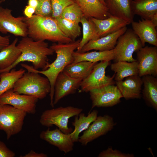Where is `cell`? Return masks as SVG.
Segmentation results:
<instances>
[{
    "mask_svg": "<svg viewBox=\"0 0 157 157\" xmlns=\"http://www.w3.org/2000/svg\"><path fill=\"white\" fill-rule=\"evenodd\" d=\"M80 40L81 39H79L68 43L53 44L50 47L56 53V58L53 62L48 64L47 69L45 70L40 71L35 69L33 66L24 63L21 64L22 67L26 69L28 72L42 74L48 79L51 85L49 93L50 105L52 107L54 106L53 104L54 85L56 79L58 74L63 71L65 67L73 62V53L78 46Z\"/></svg>",
    "mask_w": 157,
    "mask_h": 157,
    "instance_id": "obj_1",
    "label": "cell"
},
{
    "mask_svg": "<svg viewBox=\"0 0 157 157\" xmlns=\"http://www.w3.org/2000/svg\"><path fill=\"white\" fill-rule=\"evenodd\" d=\"M17 46L21 51V55L10 66L0 70V74L9 71L19 63L24 61L31 63L35 69L45 70L49 63L48 56L53 55L54 52L45 41H35L28 36L22 37Z\"/></svg>",
    "mask_w": 157,
    "mask_h": 157,
    "instance_id": "obj_2",
    "label": "cell"
},
{
    "mask_svg": "<svg viewBox=\"0 0 157 157\" xmlns=\"http://www.w3.org/2000/svg\"><path fill=\"white\" fill-rule=\"evenodd\" d=\"M28 36L35 41L48 40L54 42L68 43L73 41L61 31L55 19L35 14L25 17Z\"/></svg>",
    "mask_w": 157,
    "mask_h": 157,
    "instance_id": "obj_3",
    "label": "cell"
},
{
    "mask_svg": "<svg viewBox=\"0 0 157 157\" xmlns=\"http://www.w3.org/2000/svg\"><path fill=\"white\" fill-rule=\"evenodd\" d=\"M12 90L18 94L42 99L49 94L51 85L46 77L41 76L37 72L28 71L17 80Z\"/></svg>",
    "mask_w": 157,
    "mask_h": 157,
    "instance_id": "obj_4",
    "label": "cell"
},
{
    "mask_svg": "<svg viewBox=\"0 0 157 157\" xmlns=\"http://www.w3.org/2000/svg\"><path fill=\"white\" fill-rule=\"evenodd\" d=\"M83 110L82 108L71 106L47 110L42 113L40 122L42 126L47 127L55 125L64 133L70 134L73 129L68 126L69 119L78 116Z\"/></svg>",
    "mask_w": 157,
    "mask_h": 157,
    "instance_id": "obj_5",
    "label": "cell"
},
{
    "mask_svg": "<svg viewBox=\"0 0 157 157\" xmlns=\"http://www.w3.org/2000/svg\"><path fill=\"white\" fill-rule=\"evenodd\" d=\"M27 113L8 104H0V130L9 139L22 130Z\"/></svg>",
    "mask_w": 157,
    "mask_h": 157,
    "instance_id": "obj_6",
    "label": "cell"
},
{
    "mask_svg": "<svg viewBox=\"0 0 157 157\" xmlns=\"http://www.w3.org/2000/svg\"><path fill=\"white\" fill-rule=\"evenodd\" d=\"M143 47L137 35L132 29H127L118 38L114 49V62L120 61L132 62L136 61L133 55Z\"/></svg>",
    "mask_w": 157,
    "mask_h": 157,
    "instance_id": "obj_7",
    "label": "cell"
},
{
    "mask_svg": "<svg viewBox=\"0 0 157 157\" xmlns=\"http://www.w3.org/2000/svg\"><path fill=\"white\" fill-rule=\"evenodd\" d=\"M110 61H101L97 63L89 74L82 80L80 87L83 92H89L93 89L114 84L115 74L112 76L106 75V69Z\"/></svg>",
    "mask_w": 157,
    "mask_h": 157,
    "instance_id": "obj_8",
    "label": "cell"
},
{
    "mask_svg": "<svg viewBox=\"0 0 157 157\" xmlns=\"http://www.w3.org/2000/svg\"><path fill=\"white\" fill-rule=\"evenodd\" d=\"M92 108L108 107L119 104L123 98L116 85H109L89 91Z\"/></svg>",
    "mask_w": 157,
    "mask_h": 157,
    "instance_id": "obj_9",
    "label": "cell"
},
{
    "mask_svg": "<svg viewBox=\"0 0 157 157\" xmlns=\"http://www.w3.org/2000/svg\"><path fill=\"white\" fill-rule=\"evenodd\" d=\"M116 124L113 117L109 115L98 116L79 137L78 142L81 145L86 146L89 143L112 130Z\"/></svg>",
    "mask_w": 157,
    "mask_h": 157,
    "instance_id": "obj_10",
    "label": "cell"
},
{
    "mask_svg": "<svg viewBox=\"0 0 157 157\" xmlns=\"http://www.w3.org/2000/svg\"><path fill=\"white\" fill-rule=\"evenodd\" d=\"M12 10L0 6V32L6 34L10 33L16 36H28L27 24L25 17H14Z\"/></svg>",
    "mask_w": 157,
    "mask_h": 157,
    "instance_id": "obj_11",
    "label": "cell"
},
{
    "mask_svg": "<svg viewBox=\"0 0 157 157\" xmlns=\"http://www.w3.org/2000/svg\"><path fill=\"white\" fill-rule=\"evenodd\" d=\"M138 76L157 75V47L146 46L136 52Z\"/></svg>",
    "mask_w": 157,
    "mask_h": 157,
    "instance_id": "obj_12",
    "label": "cell"
},
{
    "mask_svg": "<svg viewBox=\"0 0 157 157\" xmlns=\"http://www.w3.org/2000/svg\"><path fill=\"white\" fill-rule=\"evenodd\" d=\"M38 99L34 97L17 93L11 89L0 96V104L9 105L26 113L34 114Z\"/></svg>",
    "mask_w": 157,
    "mask_h": 157,
    "instance_id": "obj_13",
    "label": "cell"
},
{
    "mask_svg": "<svg viewBox=\"0 0 157 157\" xmlns=\"http://www.w3.org/2000/svg\"><path fill=\"white\" fill-rule=\"evenodd\" d=\"M82 79L72 78L63 71L58 75L54 85L53 104H57L64 97L75 93L80 87Z\"/></svg>",
    "mask_w": 157,
    "mask_h": 157,
    "instance_id": "obj_14",
    "label": "cell"
},
{
    "mask_svg": "<svg viewBox=\"0 0 157 157\" xmlns=\"http://www.w3.org/2000/svg\"><path fill=\"white\" fill-rule=\"evenodd\" d=\"M40 137L65 154L73 150L74 142L70 134L65 133L58 128L53 130L48 129L43 131L40 133Z\"/></svg>",
    "mask_w": 157,
    "mask_h": 157,
    "instance_id": "obj_15",
    "label": "cell"
},
{
    "mask_svg": "<svg viewBox=\"0 0 157 157\" xmlns=\"http://www.w3.org/2000/svg\"><path fill=\"white\" fill-rule=\"evenodd\" d=\"M90 18L94 26L96 39L115 32L131 24L123 19L111 15L103 19Z\"/></svg>",
    "mask_w": 157,
    "mask_h": 157,
    "instance_id": "obj_16",
    "label": "cell"
},
{
    "mask_svg": "<svg viewBox=\"0 0 157 157\" xmlns=\"http://www.w3.org/2000/svg\"><path fill=\"white\" fill-rule=\"evenodd\" d=\"M131 23L132 29L139 38L143 47L146 42L157 47V26L151 20L142 18Z\"/></svg>",
    "mask_w": 157,
    "mask_h": 157,
    "instance_id": "obj_17",
    "label": "cell"
},
{
    "mask_svg": "<svg viewBox=\"0 0 157 157\" xmlns=\"http://www.w3.org/2000/svg\"><path fill=\"white\" fill-rule=\"evenodd\" d=\"M127 29V27L125 26L112 33L91 40L85 44L79 52H85L92 50L103 51L113 49L119 38Z\"/></svg>",
    "mask_w": 157,
    "mask_h": 157,
    "instance_id": "obj_18",
    "label": "cell"
},
{
    "mask_svg": "<svg viewBox=\"0 0 157 157\" xmlns=\"http://www.w3.org/2000/svg\"><path fill=\"white\" fill-rule=\"evenodd\" d=\"M124 81H115L116 85L126 100L139 99L142 97V81L138 75L125 78Z\"/></svg>",
    "mask_w": 157,
    "mask_h": 157,
    "instance_id": "obj_19",
    "label": "cell"
},
{
    "mask_svg": "<svg viewBox=\"0 0 157 157\" xmlns=\"http://www.w3.org/2000/svg\"><path fill=\"white\" fill-rule=\"evenodd\" d=\"M80 7L84 17L87 19L94 18L103 19L111 15L106 6L99 0H75Z\"/></svg>",
    "mask_w": 157,
    "mask_h": 157,
    "instance_id": "obj_20",
    "label": "cell"
},
{
    "mask_svg": "<svg viewBox=\"0 0 157 157\" xmlns=\"http://www.w3.org/2000/svg\"><path fill=\"white\" fill-rule=\"evenodd\" d=\"M132 0H104L110 14L123 19L131 23L134 15L131 9Z\"/></svg>",
    "mask_w": 157,
    "mask_h": 157,
    "instance_id": "obj_21",
    "label": "cell"
},
{
    "mask_svg": "<svg viewBox=\"0 0 157 157\" xmlns=\"http://www.w3.org/2000/svg\"><path fill=\"white\" fill-rule=\"evenodd\" d=\"M142 96L147 104L157 111V78L152 75L142 77Z\"/></svg>",
    "mask_w": 157,
    "mask_h": 157,
    "instance_id": "obj_22",
    "label": "cell"
},
{
    "mask_svg": "<svg viewBox=\"0 0 157 157\" xmlns=\"http://www.w3.org/2000/svg\"><path fill=\"white\" fill-rule=\"evenodd\" d=\"M131 9L134 15L141 18L150 20L157 14V0H133L131 3Z\"/></svg>",
    "mask_w": 157,
    "mask_h": 157,
    "instance_id": "obj_23",
    "label": "cell"
},
{
    "mask_svg": "<svg viewBox=\"0 0 157 157\" xmlns=\"http://www.w3.org/2000/svg\"><path fill=\"white\" fill-rule=\"evenodd\" d=\"M114 48L111 50L99 51H92L81 53L74 51L73 54L74 60L71 63H74L82 61L97 63L99 61H108L115 58Z\"/></svg>",
    "mask_w": 157,
    "mask_h": 157,
    "instance_id": "obj_24",
    "label": "cell"
},
{
    "mask_svg": "<svg viewBox=\"0 0 157 157\" xmlns=\"http://www.w3.org/2000/svg\"><path fill=\"white\" fill-rule=\"evenodd\" d=\"M110 69L115 73L114 79L115 81H122L126 77L137 76L139 74L138 63L137 60L132 62L120 61L114 62L111 64Z\"/></svg>",
    "mask_w": 157,
    "mask_h": 157,
    "instance_id": "obj_25",
    "label": "cell"
},
{
    "mask_svg": "<svg viewBox=\"0 0 157 157\" xmlns=\"http://www.w3.org/2000/svg\"><path fill=\"white\" fill-rule=\"evenodd\" d=\"M98 113L97 110H94L87 116L85 115L84 113H81L78 116H75L74 121L72 123L74 129L70 133L74 143L78 142L80 133L88 128L97 117Z\"/></svg>",
    "mask_w": 157,
    "mask_h": 157,
    "instance_id": "obj_26",
    "label": "cell"
},
{
    "mask_svg": "<svg viewBox=\"0 0 157 157\" xmlns=\"http://www.w3.org/2000/svg\"><path fill=\"white\" fill-rule=\"evenodd\" d=\"M18 39L16 38L9 45L0 51V70L13 64L19 58L21 52L17 46Z\"/></svg>",
    "mask_w": 157,
    "mask_h": 157,
    "instance_id": "obj_27",
    "label": "cell"
},
{
    "mask_svg": "<svg viewBox=\"0 0 157 157\" xmlns=\"http://www.w3.org/2000/svg\"><path fill=\"white\" fill-rule=\"evenodd\" d=\"M97 63L82 61L71 63L65 67L63 71L72 78L83 80L89 74Z\"/></svg>",
    "mask_w": 157,
    "mask_h": 157,
    "instance_id": "obj_28",
    "label": "cell"
},
{
    "mask_svg": "<svg viewBox=\"0 0 157 157\" xmlns=\"http://www.w3.org/2000/svg\"><path fill=\"white\" fill-rule=\"evenodd\" d=\"M25 72V70L22 68L17 70L13 68L9 71L0 73V96L7 91L12 89L15 83Z\"/></svg>",
    "mask_w": 157,
    "mask_h": 157,
    "instance_id": "obj_29",
    "label": "cell"
},
{
    "mask_svg": "<svg viewBox=\"0 0 157 157\" xmlns=\"http://www.w3.org/2000/svg\"><path fill=\"white\" fill-rule=\"evenodd\" d=\"M62 32L72 41L79 37L81 34L79 24L69 20L61 17L54 18Z\"/></svg>",
    "mask_w": 157,
    "mask_h": 157,
    "instance_id": "obj_30",
    "label": "cell"
},
{
    "mask_svg": "<svg viewBox=\"0 0 157 157\" xmlns=\"http://www.w3.org/2000/svg\"><path fill=\"white\" fill-rule=\"evenodd\" d=\"M82 26L83 36L76 52H79L82 47L91 40L96 39V34L94 24L90 18L83 17L80 21Z\"/></svg>",
    "mask_w": 157,
    "mask_h": 157,
    "instance_id": "obj_31",
    "label": "cell"
},
{
    "mask_svg": "<svg viewBox=\"0 0 157 157\" xmlns=\"http://www.w3.org/2000/svg\"><path fill=\"white\" fill-rule=\"evenodd\" d=\"M60 17L72 22L79 24L84 17L80 7L76 3L66 7Z\"/></svg>",
    "mask_w": 157,
    "mask_h": 157,
    "instance_id": "obj_32",
    "label": "cell"
},
{
    "mask_svg": "<svg viewBox=\"0 0 157 157\" xmlns=\"http://www.w3.org/2000/svg\"><path fill=\"white\" fill-rule=\"evenodd\" d=\"M53 10L52 17H60L67 7L76 2L75 0H51Z\"/></svg>",
    "mask_w": 157,
    "mask_h": 157,
    "instance_id": "obj_33",
    "label": "cell"
},
{
    "mask_svg": "<svg viewBox=\"0 0 157 157\" xmlns=\"http://www.w3.org/2000/svg\"><path fill=\"white\" fill-rule=\"evenodd\" d=\"M38 5L35 14L44 17H51L53 10L51 0H38Z\"/></svg>",
    "mask_w": 157,
    "mask_h": 157,
    "instance_id": "obj_34",
    "label": "cell"
},
{
    "mask_svg": "<svg viewBox=\"0 0 157 157\" xmlns=\"http://www.w3.org/2000/svg\"><path fill=\"white\" fill-rule=\"evenodd\" d=\"M133 154L122 152L117 149H113L112 147H109L106 150L101 152L98 157H133Z\"/></svg>",
    "mask_w": 157,
    "mask_h": 157,
    "instance_id": "obj_35",
    "label": "cell"
},
{
    "mask_svg": "<svg viewBox=\"0 0 157 157\" xmlns=\"http://www.w3.org/2000/svg\"><path fill=\"white\" fill-rule=\"evenodd\" d=\"M15 154L3 142L0 141V157H14Z\"/></svg>",
    "mask_w": 157,
    "mask_h": 157,
    "instance_id": "obj_36",
    "label": "cell"
},
{
    "mask_svg": "<svg viewBox=\"0 0 157 157\" xmlns=\"http://www.w3.org/2000/svg\"><path fill=\"white\" fill-rule=\"evenodd\" d=\"M10 41L8 36H2L0 35V51L10 44Z\"/></svg>",
    "mask_w": 157,
    "mask_h": 157,
    "instance_id": "obj_37",
    "label": "cell"
},
{
    "mask_svg": "<svg viewBox=\"0 0 157 157\" xmlns=\"http://www.w3.org/2000/svg\"><path fill=\"white\" fill-rule=\"evenodd\" d=\"M35 9L28 5L25 6L24 10V14L25 17L30 18L35 13Z\"/></svg>",
    "mask_w": 157,
    "mask_h": 157,
    "instance_id": "obj_38",
    "label": "cell"
},
{
    "mask_svg": "<svg viewBox=\"0 0 157 157\" xmlns=\"http://www.w3.org/2000/svg\"><path fill=\"white\" fill-rule=\"evenodd\" d=\"M47 155L43 153H38L33 151L31 150L24 155L21 156L22 157H47Z\"/></svg>",
    "mask_w": 157,
    "mask_h": 157,
    "instance_id": "obj_39",
    "label": "cell"
},
{
    "mask_svg": "<svg viewBox=\"0 0 157 157\" xmlns=\"http://www.w3.org/2000/svg\"><path fill=\"white\" fill-rule=\"evenodd\" d=\"M28 5L36 9L38 4V0H28Z\"/></svg>",
    "mask_w": 157,
    "mask_h": 157,
    "instance_id": "obj_40",
    "label": "cell"
},
{
    "mask_svg": "<svg viewBox=\"0 0 157 157\" xmlns=\"http://www.w3.org/2000/svg\"><path fill=\"white\" fill-rule=\"evenodd\" d=\"M99 1L103 4L106 6L105 3L104 2V0H99Z\"/></svg>",
    "mask_w": 157,
    "mask_h": 157,
    "instance_id": "obj_41",
    "label": "cell"
},
{
    "mask_svg": "<svg viewBox=\"0 0 157 157\" xmlns=\"http://www.w3.org/2000/svg\"><path fill=\"white\" fill-rule=\"evenodd\" d=\"M6 0H0L2 2H4Z\"/></svg>",
    "mask_w": 157,
    "mask_h": 157,
    "instance_id": "obj_42",
    "label": "cell"
},
{
    "mask_svg": "<svg viewBox=\"0 0 157 157\" xmlns=\"http://www.w3.org/2000/svg\"><path fill=\"white\" fill-rule=\"evenodd\" d=\"M2 3V2L0 1V3Z\"/></svg>",
    "mask_w": 157,
    "mask_h": 157,
    "instance_id": "obj_43",
    "label": "cell"
},
{
    "mask_svg": "<svg viewBox=\"0 0 157 157\" xmlns=\"http://www.w3.org/2000/svg\"></svg>",
    "mask_w": 157,
    "mask_h": 157,
    "instance_id": "obj_44",
    "label": "cell"
}]
</instances>
